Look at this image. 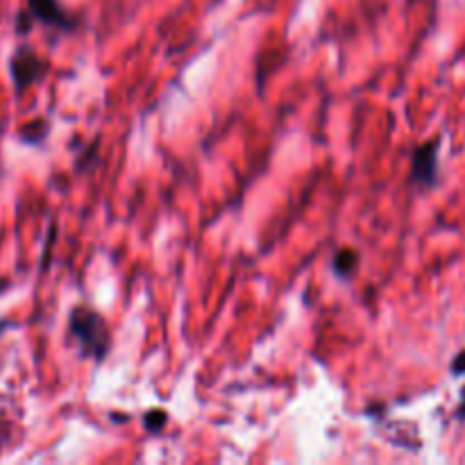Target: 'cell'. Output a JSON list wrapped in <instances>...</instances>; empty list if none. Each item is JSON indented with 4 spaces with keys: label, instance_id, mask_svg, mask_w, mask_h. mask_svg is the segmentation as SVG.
Here are the masks:
<instances>
[{
    "label": "cell",
    "instance_id": "cell-6",
    "mask_svg": "<svg viewBox=\"0 0 465 465\" xmlns=\"http://www.w3.org/2000/svg\"><path fill=\"white\" fill-rule=\"evenodd\" d=\"M50 132V123L45 118H32L25 125L18 127V141L25 145H39L44 143L45 136Z\"/></svg>",
    "mask_w": 465,
    "mask_h": 465
},
{
    "label": "cell",
    "instance_id": "cell-5",
    "mask_svg": "<svg viewBox=\"0 0 465 465\" xmlns=\"http://www.w3.org/2000/svg\"><path fill=\"white\" fill-rule=\"evenodd\" d=\"M331 271L336 272L339 280H350L354 277V272L359 271V252L350 248L336 250V254L331 257Z\"/></svg>",
    "mask_w": 465,
    "mask_h": 465
},
{
    "label": "cell",
    "instance_id": "cell-4",
    "mask_svg": "<svg viewBox=\"0 0 465 465\" xmlns=\"http://www.w3.org/2000/svg\"><path fill=\"white\" fill-rule=\"evenodd\" d=\"M439 148L440 141L434 139L413 150L411 180L420 189H431L439 182Z\"/></svg>",
    "mask_w": 465,
    "mask_h": 465
},
{
    "label": "cell",
    "instance_id": "cell-9",
    "mask_svg": "<svg viewBox=\"0 0 465 465\" xmlns=\"http://www.w3.org/2000/svg\"><path fill=\"white\" fill-rule=\"evenodd\" d=\"M9 327H12V322L5 321V318H0V334H3L5 330H9Z\"/></svg>",
    "mask_w": 465,
    "mask_h": 465
},
{
    "label": "cell",
    "instance_id": "cell-8",
    "mask_svg": "<svg viewBox=\"0 0 465 465\" xmlns=\"http://www.w3.org/2000/svg\"><path fill=\"white\" fill-rule=\"evenodd\" d=\"M452 375H457V377L465 375V350H463V352H459L457 357H454V361H452Z\"/></svg>",
    "mask_w": 465,
    "mask_h": 465
},
{
    "label": "cell",
    "instance_id": "cell-10",
    "mask_svg": "<svg viewBox=\"0 0 465 465\" xmlns=\"http://www.w3.org/2000/svg\"><path fill=\"white\" fill-rule=\"evenodd\" d=\"M411 3H418V0H411Z\"/></svg>",
    "mask_w": 465,
    "mask_h": 465
},
{
    "label": "cell",
    "instance_id": "cell-2",
    "mask_svg": "<svg viewBox=\"0 0 465 465\" xmlns=\"http://www.w3.org/2000/svg\"><path fill=\"white\" fill-rule=\"evenodd\" d=\"M35 23L57 32H73L77 25L75 18L66 12L59 0H27L25 9L16 16V32L27 35Z\"/></svg>",
    "mask_w": 465,
    "mask_h": 465
},
{
    "label": "cell",
    "instance_id": "cell-7",
    "mask_svg": "<svg viewBox=\"0 0 465 465\" xmlns=\"http://www.w3.org/2000/svg\"><path fill=\"white\" fill-rule=\"evenodd\" d=\"M166 422H168V416H166V411H162V409H153V411H148V416L143 418V425L150 434H157V431H162Z\"/></svg>",
    "mask_w": 465,
    "mask_h": 465
},
{
    "label": "cell",
    "instance_id": "cell-3",
    "mask_svg": "<svg viewBox=\"0 0 465 465\" xmlns=\"http://www.w3.org/2000/svg\"><path fill=\"white\" fill-rule=\"evenodd\" d=\"M9 77H12L14 91L18 95L23 91L30 89L32 84H36L39 80H44V75L48 73V64L30 48V45H18L16 50L9 57Z\"/></svg>",
    "mask_w": 465,
    "mask_h": 465
},
{
    "label": "cell",
    "instance_id": "cell-1",
    "mask_svg": "<svg viewBox=\"0 0 465 465\" xmlns=\"http://www.w3.org/2000/svg\"><path fill=\"white\" fill-rule=\"evenodd\" d=\"M68 336L77 343L80 354L94 361H103L112 345V331L107 321L95 309L77 304L68 316Z\"/></svg>",
    "mask_w": 465,
    "mask_h": 465
}]
</instances>
